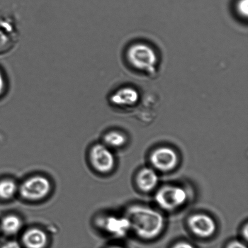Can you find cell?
Listing matches in <instances>:
<instances>
[{"instance_id":"obj_1","label":"cell","mask_w":248,"mask_h":248,"mask_svg":"<svg viewBox=\"0 0 248 248\" xmlns=\"http://www.w3.org/2000/svg\"><path fill=\"white\" fill-rule=\"evenodd\" d=\"M130 228L143 239H153L162 232L164 218L161 214L144 206H131L126 213Z\"/></svg>"},{"instance_id":"obj_16","label":"cell","mask_w":248,"mask_h":248,"mask_svg":"<svg viewBox=\"0 0 248 248\" xmlns=\"http://www.w3.org/2000/svg\"><path fill=\"white\" fill-rule=\"evenodd\" d=\"M235 9L237 14L242 18L248 16V0H237L235 3Z\"/></svg>"},{"instance_id":"obj_21","label":"cell","mask_w":248,"mask_h":248,"mask_svg":"<svg viewBox=\"0 0 248 248\" xmlns=\"http://www.w3.org/2000/svg\"><path fill=\"white\" fill-rule=\"evenodd\" d=\"M108 248H124L122 247H120V246H111Z\"/></svg>"},{"instance_id":"obj_4","label":"cell","mask_w":248,"mask_h":248,"mask_svg":"<svg viewBox=\"0 0 248 248\" xmlns=\"http://www.w3.org/2000/svg\"><path fill=\"white\" fill-rule=\"evenodd\" d=\"M187 194L183 188L176 186H165L157 191L155 201L162 208L172 210L184 205Z\"/></svg>"},{"instance_id":"obj_18","label":"cell","mask_w":248,"mask_h":248,"mask_svg":"<svg viewBox=\"0 0 248 248\" xmlns=\"http://www.w3.org/2000/svg\"><path fill=\"white\" fill-rule=\"evenodd\" d=\"M5 88H6V82H5L3 74L0 70V96L4 93Z\"/></svg>"},{"instance_id":"obj_15","label":"cell","mask_w":248,"mask_h":248,"mask_svg":"<svg viewBox=\"0 0 248 248\" xmlns=\"http://www.w3.org/2000/svg\"><path fill=\"white\" fill-rule=\"evenodd\" d=\"M9 34H7L4 29L0 28V53L6 52L11 46Z\"/></svg>"},{"instance_id":"obj_6","label":"cell","mask_w":248,"mask_h":248,"mask_svg":"<svg viewBox=\"0 0 248 248\" xmlns=\"http://www.w3.org/2000/svg\"><path fill=\"white\" fill-rule=\"evenodd\" d=\"M188 225L191 231L202 238L212 236L217 228L213 218L203 214L192 215L188 220Z\"/></svg>"},{"instance_id":"obj_19","label":"cell","mask_w":248,"mask_h":248,"mask_svg":"<svg viewBox=\"0 0 248 248\" xmlns=\"http://www.w3.org/2000/svg\"><path fill=\"white\" fill-rule=\"evenodd\" d=\"M1 248H22L21 245L16 241H9L2 245Z\"/></svg>"},{"instance_id":"obj_11","label":"cell","mask_w":248,"mask_h":248,"mask_svg":"<svg viewBox=\"0 0 248 248\" xmlns=\"http://www.w3.org/2000/svg\"><path fill=\"white\" fill-rule=\"evenodd\" d=\"M23 227V222L16 215H7L2 218L0 229L7 235H15L20 231Z\"/></svg>"},{"instance_id":"obj_17","label":"cell","mask_w":248,"mask_h":248,"mask_svg":"<svg viewBox=\"0 0 248 248\" xmlns=\"http://www.w3.org/2000/svg\"><path fill=\"white\" fill-rule=\"evenodd\" d=\"M227 248H247V247L244 243L235 240V241L231 242L230 244L228 245Z\"/></svg>"},{"instance_id":"obj_7","label":"cell","mask_w":248,"mask_h":248,"mask_svg":"<svg viewBox=\"0 0 248 248\" xmlns=\"http://www.w3.org/2000/svg\"><path fill=\"white\" fill-rule=\"evenodd\" d=\"M151 162L155 168L161 171H170L176 166L178 157L171 148H158L153 152Z\"/></svg>"},{"instance_id":"obj_3","label":"cell","mask_w":248,"mask_h":248,"mask_svg":"<svg viewBox=\"0 0 248 248\" xmlns=\"http://www.w3.org/2000/svg\"><path fill=\"white\" fill-rule=\"evenodd\" d=\"M51 188L49 180L38 175L26 179L19 187V191L25 200L38 201L46 198L49 194Z\"/></svg>"},{"instance_id":"obj_8","label":"cell","mask_w":248,"mask_h":248,"mask_svg":"<svg viewBox=\"0 0 248 248\" xmlns=\"http://www.w3.org/2000/svg\"><path fill=\"white\" fill-rule=\"evenodd\" d=\"M140 101V94L132 87L126 86L116 90L110 97L112 105L119 108H131Z\"/></svg>"},{"instance_id":"obj_14","label":"cell","mask_w":248,"mask_h":248,"mask_svg":"<svg viewBox=\"0 0 248 248\" xmlns=\"http://www.w3.org/2000/svg\"><path fill=\"white\" fill-rule=\"evenodd\" d=\"M125 142V136L118 131H110L104 135V144L108 148L121 147Z\"/></svg>"},{"instance_id":"obj_2","label":"cell","mask_w":248,"mask_h":248,"mask_svg":"<svg viewBox=\"0 0 248 248\" xmlns=\"http://www.w3.org/2000/svg\"><path fill=\"white\" fill-rule=\"evenodd\" d=\"M126 57L130 66L139 72L150 75L156 72V52L147 43L138 42L130 46Z\"/></svg>"},{"instance_id":"obj_9","label":"cell","mask_w":248,"mask_h":248,"mask_svg":"<svg viewBox=\"0 0 248 248\" xmlns=\"http://www.w3.org/2000/svg\"><path fill=\"white\" fill-rule=\"evenodd\" d=\"M22 241L27 248H45L47 245L48 236L43 230L33 228L24 233Z\"/></svg>"},{"instance_id":"obj_12","label":"cell","mask_w":248,"mask_h":248,"mask_svg":"<svg viewBox=\"0 0 248 248\" xmlns=\"http://www.w3.org/2000/svg\"><path fill=\"white\" fill-rule=\"evenodd\" d=\"M108 229L113 234L123 235L130 229V226L126 218H108Z\"/></svg>"},{"instance_id":"obj_10","label":"cell","mask_w":248,"mask_h":248,"mask_svg":"<svg viewBox=\"0 0 248 248\" xmlns=\"http://www.w3.org/2000/svg\"><path fill=\"white\" fill-rule=\"evenodd\" d=\"M159 181L156 172L150 167H145L138 174L137 183L139 188L143 191H150L156 186Z\"/></svg>"},{"instance_id":"obj_20","label":"cell","mask_w":248,"mask_h":248,"mask_svg":"<svg viewBox=\"0 0 248 248\" xmlns=\"http://www.w3.org/2000/svg\"><path fill=\"white\" fill-rule=\"evenodd\" d=\"M172 248H194V247L189 243L182 242L175 245Z\"/></svg>"},{"instance_id":"obj_5","label":"cell","mask_w":248,"mask_h":248,"mask_svg":"<svg viewBox=\"0 0 248 248\" xmlns=\"http://www.w3.org/2000/svg\"><path fill=\"white\" fill-rule=\"evenodd\" d=\"M89 158L92 166L100 173H108L115 166V157L106 145H94L90 151Z\"/></svg>"},{"instance_id":"obj_13","label":"cell","mask_w":248,"mask_h":248,"mask_svg":"<svg viewBox=\"0 0 248 248\" xmlns=\"http://www.w3.org/2000/svg\"><path fill=\"white\" fill-rule=\"evenodd\" d=\"M18 187L13 180L4 179L0 181V198L9 200L16 196Z\"/></svg>"}]
</instances>
